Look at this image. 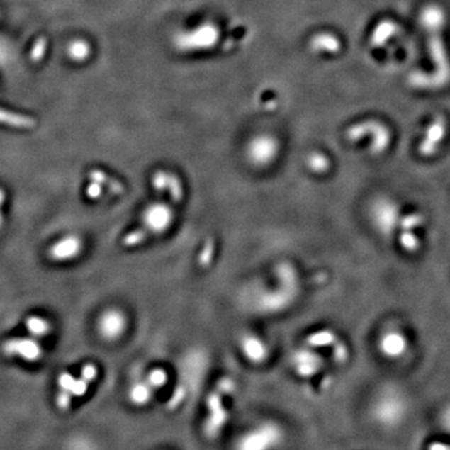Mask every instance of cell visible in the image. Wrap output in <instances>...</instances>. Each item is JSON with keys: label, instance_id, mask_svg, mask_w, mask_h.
<instances>
[{"label": "cell", "instance_id": "obj_16", "mask_svg": "<svg viewBox=\"0 0 450 450\" xmlns=\"http://www.w3.org/2000/svg\"><path fill=\"white\" fill-rule=\"evenodd\" d=\"M0 124H4L8 127L21 128V129H30L37 125V120L34 118L26 117L21 114L6 111L0 109Z\"/></svg>", "mask_w": 450, "mask_h": 450}, {"label": "cell", "instance_id": "obj_25", "mask_svg": "<svg viewBox=\"0 0 450 450\" xmlns=\"http://www.w3.org/2000/svg\"><path fill=\"white\" fill-rule=\"evenodd\" d=\"M47 47H48V40H47V38H38L37 42L34 43L32 52H30V60H32L33 63H39V62L44 58L45 52H47Z\"/></svg>", "mask_w": 450, "mask_h": 450}, {"label": "cell", "instance_id": "obj_23", "mask_svg": "<svg viewBox=\"0 0 450 450\" xmlns=\"http://www.w3.org/2000/svg\"><path fill=\"white\" fill-rule=\"evenodd\" d=\"M26 324L29 333L34 337H44L50 332V324L40 317H29Z\"/></svg>", "mask_w": 450, "mask_h": 450}, {"label": "cell", "instance_id": "obj_12", "mask_svg": "<svg viewBox=\"0 0 450 450\" xmlns=\"http://www.w3.org/2000/svg\"><path fill=\"white\" fill-rule=\"evenodd\" d=\"M171 212L168 207L165 206H154L149 208L145 213L144 222L147 225V234L148 233H160L169 227L171 222Z\"/></svg>", "mask_w": 450, "mask_h": 450}, {"label": "cell", "instance_id": "obj_20", "mask_svg": "<svg viewBox=\"0 0 450 450\" xmlns=\"http://www.w3.org/2000/svg\"><path fill=\"white\" fill-rule=\"evenodd\" d=\"M90 54H91V48H90L89 43L85 42L83 39H78L70 43L68 47V55L74 62H84L89 58Z\"/></svg>", "mask_w": 450, "mask_h": 450}, {"label": "cell", "instance_id": "obj_19", "mask_svg": "<svg viewBox=\"0 0 450 450\" xmlns=\"http://www.w3.org/2000/svg\"><path fill=\"white\" fill-rule=\"evenodd\" d=\"M322 366V358L313 353L300 355L298 360V371L303 376H313L318 373Z\"/></svg>", "mask_w": 450, "mask_h": 450}, {"label": "cell", "instance_id": "obj_9", "mask_svg": "<svg viewBox=\"0 0 450 450\" xmlns=\"http://www.w3.org/2000/svg\"><path fill=\"white\" fill-rule=\"evenodd\" d=\"M278 154V143L269 135H259L250 142L248 157L257 165L269 164Z\"/></svg>", "mask_w": 450, "mask_h": 450}, {"label": "cell", "instance_id": "obj_15", "mask_svg": "<svg viewBox=\"0 0 450 450\" xmlns=\"http://www.w3.org/2000/svg\"><path fill=\"white\" fill-rule=\"evenodd\" d=\"M309 48L313 53L337 54L342 49V42L333 33H318L310 39Z\"/></svg>", "mask_w": 450, "mask_h": 450}, {"label": "cell", "instance_id": "obj_18", "mask_svg": "<svg viewBox=\"0 0 450 450\" xmlns=\"http://www.w3.org/2000/svg\"><path fill=\"white\" fill-rule=\"evenodd\" d=\"M153 392V388L150 387L147 381H145V383L139 381L137 384H134L132 389H130V392H129V399H130V402H132L134 405H137V407H144V405H147V404L150 402Z\"/></svg>", "mask_w": 450, "mask_h": 450}, {"label": "cell", "instance_id": "obj_11", "mask_svg": "<svg viewBox=\"0 0 450 450\" xmlns=\"http://www.w3.org/2000/svg\"><path fill=\"white\" fill-rule=\"evenodd\" d=\"M399 32V26L393 19L378 21L371 30L369 44L373 49L384 48Z\"/></svg>", "mask_w": 450, "mask_h": 450}, {"label": "cell", "instance_id": "obj_13", "mask_svg": "<svg viewBox=\"0 0 450 450\" xmlns=\"http://www.w3.org/2000/svg\"><path fill=\"white\" fill-rule=\"evenodd\" d=\"M81 252V240L77 235H68L65 238L59 240L58 243L54 244L49 250L50 258L58 261L63 260L73 259L79 255Z\"/></svg>", "mask_w": 450, "mask_h": 450}, {"label": "cell", "instance_id": "obj_4", "mask_svg": "<svg viewBox=\"0 0 450 450\" xmlns=\"http://www.w3.org/2000/svg\"><path fill=\"white\" fill-rule=\"evenodd\" d=\"M345 138L350 143H359L364 139H368L371 155L379 157L390 148L393 134L387 124L376 119H366L348 128L345 132Z\"/></svg>", "mask_w": 450, "mask_h": 450}, {"label": "cell", "instance_id": "obj_30", "mask_svg": "<svg viewBox=\"0 0 450 450\" xmlns=\"http://www.w3.org/2000/svg\"><path fill=\"white\" fill-rule=\"evenodd\" d=\"M443 424H444L445 428L450 432V407L445 409V412L443 413Z\"/></svg>", "mask_w": 450, "mask_h": 450}, {"label": "cell", "instance_id": "obj_24", "mask_svg": "<svg viewBox=\"0 0 450 450\" xmlns=\"http://www.w3.org/2000/svg\"><path fill=\"white\" fill-rule=\"evenodd\" d=\"M90 179L93 180V181H96V183H99V184H104V186H108L111 191H114V193H122L123 186L120 183H118L117 180L111 179L109 178L106 173H103L101 170H93V171H90Z\"/></svg>", "mask_w": 450, "mask_h": 450}, {"label": "cell", "instance_id": "obj_31", "mask_svg": "<svg viewBox=\"0 0 450 450\" xmlns=\"http://www.w3.org/2000/svg\"><path fill=\"white\" fill-rule=\"evenodd\" d=\"M429 450H450V445L444 443H433L430 445Z\"/></svg>", "mask_w": 450, "mask_h": 450}, {"label": "cell", "instance_id": "obj_17", "mask_svg": "<svg viewBox=\"0 0 450 450\" xmlns=\"http://www.w3.org/2000/svg\"><path fill=\"white\" fill-rule=\"evenodd\" d=\"M398 244L403 252L408 254H417L422 248V239L415 230H400L398 232Z\"/></svg>", "mask_w": 450, "mask_h": 450}, {"label": "cell", "instance_id": "obj_3", "mask_svg": "<svg viewBox=\"0 0 450 450\" xmlns=\"http://www.w3.org/2000/svg\"><path fill=\"white\" fill-rule=\"evenodd\" d=\"M402 217V207L392 196H376L371 203L369 219L371 227L386 240L397 237Z\"/></svg>", "mask_w": 450, "mask_h": 450}, {"label": "cell", "instance_id": "obj_21", "mask_svg": "<svg viewBox=\"0 0 450 450\" xmlns=\"http://www.w3.org/2000/svg\"><path fill=\"white\" fill-rule=\"evenodd\" d=\"M425 224V217L422 213L410 212L408 214H403L399 230H418ZM398 234V233H397Z\"/></svg>", "mask_w": 450, "mask_h": 450}, {"label": "cell", "instance_id": "obj_1", "mask_svg": "<svg viewBox=\"0 0 450 450\" xmlns=\"http://www.w3.org/2000/svg\"><path fill=\"white\" fill-rule=\"evenodd\" d=\"M420 24L427 35V45L434 70L432 73H414L409 83L419 89H438L450 80V59L445 47L444 28L446 14L438 4L424 6L420 13Z\"/></svg>", "mask_w": 450, "mask_h": 450}, {"label": "cell", "instance_id": "obj_14", "mask_svg": "<svg viewBox=\"0 0 450 450\" xmlns=\"http://www.w3.org/2000/svg\"><path fill=\"white\" fill-rule=\"evenodd\" d=\"M125 319L122 313L109 310L101 315L99 320V332L106 339H116L124 332Z\"/></svg>", "mask_w": 450, "mask_h": 450}, {"label": "cell", "instance_id": "obj_29", "mask_svg": "<svg viewBox=\"0 0 450 450\" xmlns=\"http://www.w3.org/2000/svg\"><path fill=\"white\" fill-rule=\"evenodd\" d=\"M86 194H88V196L91 198V199L99 198V196H101V184L96 183V181H93V183L86 188Z\"/></svg>", "mask_w": 450, "mask_h": 450}, {"label": "cell", "instance_id": "obj_27", "mask_svg": "<svg viewBox=\"0 0 450 450\" xmlns=\"http://www.w3.org/2000/svg\"><path fill=\"white\" fill-rule=\"evenodd\" d=\"M257 349H263L261 344L255 339H249L247 342L244 351H245V354L249 356L250 359L260 361V359L264 358L265 351H260V350Z\"/></svg>", "mask_w": 450, "mask_h": 450}, {"label": "cell", "instance_id": "obj_7", "mask_svg": "<svg viewBox=\"0 0 450 450\" xmlns=\"http://www.w3.org/2000/svg\"><path fill=\"white\" fill-rule=\"evenodd\" d=\"M378 350L384 358L390 360L402 359L410 348L407 334L400 328H388L378 338Z\"/></svg>", "mask_w": 450, "mask_h": 450}, {"label": "cell", "instance_id": "obj_26", "mask_svg": "<svg viewBox=\"0 0 450 450\" xmlns=\"http://www.w3.org/2000/svg\"><path fill=\"white\" fill-rule=\"evenodd\" d=\"M335 342V335L332 332L323 330L320 333L314 334L309 343L317 347H325V345H332Z\"/></svg>", "mask_w": 450, "mask_h": 450}, {"label": "cell", "instance_id": "obj_32", "mask_svg": "<svg viewBox=\"0 0 450 450\" xmlns=\"http://www.w3.org/2000/svg\"><path fill=\"white\" fill-rule=\"evenodd\" d=\"M4 201H6V193L3 191V189H0V208L3 206Z\"/></svg>", "mask_w": 450, "mask_h": 450}, {"label": "cell", "instance_id": "obj_10", "mask_svg": "<svg viewBox=\"0 0 450 450\" xmlns=\"http://www.w3.org/2000/svg\"><path fill=\"white\" fill-rule=\"evenodd\" d=\"M3 353L11 356H21L27 361H37L43 356V349L34 339L16 338L6 340L3 344Z\"/></svg>", "mask_w": 450, "mask_h": 450}, {"label": "cell", "instance_id": "obj_2", "mask_svg": "<svg viewBox=\"0 0 450 450\" xmlns=\"http://www.w3.org/2000/svg\"><path fill=\"white\" fill-rule=\"evenodd\" d=\"M286 441V430L274 420H263L237 435L232 450H279Z\"/></svg>", "mask_w": 450, "mask_h": 450}, {"label": "cell", "instance_id": "obj_5", "mask_svg": "<svg viewBox=\"0 0 450 450\" xmlns=\"http://www.w3.org/2000/svg\"><path fill=\"white\" fill-rule=\"evenodd\" d=\"M220 37L219 28L213 23H203L201 26L178 33L174 38L175 48L179 52H201L208 50L217 45Z\"/></svg>", "mask_w": 450, "mask_h": 450}, {"label": "cell", "instance_id": "obj_6", "mask_svg": "<svg viewBox=\"0 0 450 450\" xmlns=\"http://www.w3.org/2000/svg\"><path fill=\"white\" fill-rule=\"evenodd\" d=\"M407 413V402L398 389L388 388L379 393L373 404V415L379 423L395 425Z\"/></svg>", "mask_w": 450, "mask_h": 450}, {"label": "cell", "instance_id": "obj_33", "mask_svg": "<svg viewBox=\"0 0 450 450\" xmlns=\"http://www.w3.org/2000/svg\"><path fill=\"white\" fill-rule=\"evenodd\" d=\"M1 225H3V215H1V210H0V228H1Z\"/></svg>", "mask_w": 450, "mask_h": 450}, {"label": "cell", "instance_id": "obj_22", "mask_svg": "<svg viewBox=\"0 0 450 450\" xmlns=\"http://www.w3.org/2000/svg\"><path fill=\"white\" fill-rule=\"evenodd\" d=\"M308 167L309 169L314 171V173H318V174H324L328 171L330 168V162L328 158L324 155V154L315 153L310 154L309 158H308Z\"/></svg>", "mask_w": 450, "mask_h": 450}, {"label": "cell", "instance_id": "obj_28", "mask_svg": "<svg viewBox=\"0 0 450 450\" xmlns=\"http://www.w3.org/2000/svg\"><path fill=\"white\" fill-rule=\"evenodd\" d=\"M147 383H148L150 387L153 388L154 390L163 387L165 383H167V374H165V371H162V369H155V371H152L148 376Z\"/></svg>", "mask_w": 450, "mask_h": 450}, {"label": "cell", "instance_id": "obj_8", "mask_svg": "<svg viewBox=\"0 0 450 450\" xmlns=\"http://www.w3.org/2000/svg\"><path fill=\"white\" fill-rule=\"evenodd\" d=\"M446 133H448V125L444 118H434L425 129L423 139L419 143V155L423 158L434 157L435 154L439 152L440 145L444 142Z\"/></svg>", "mask_w": 450, "mask_h": 450}]
</instances>
